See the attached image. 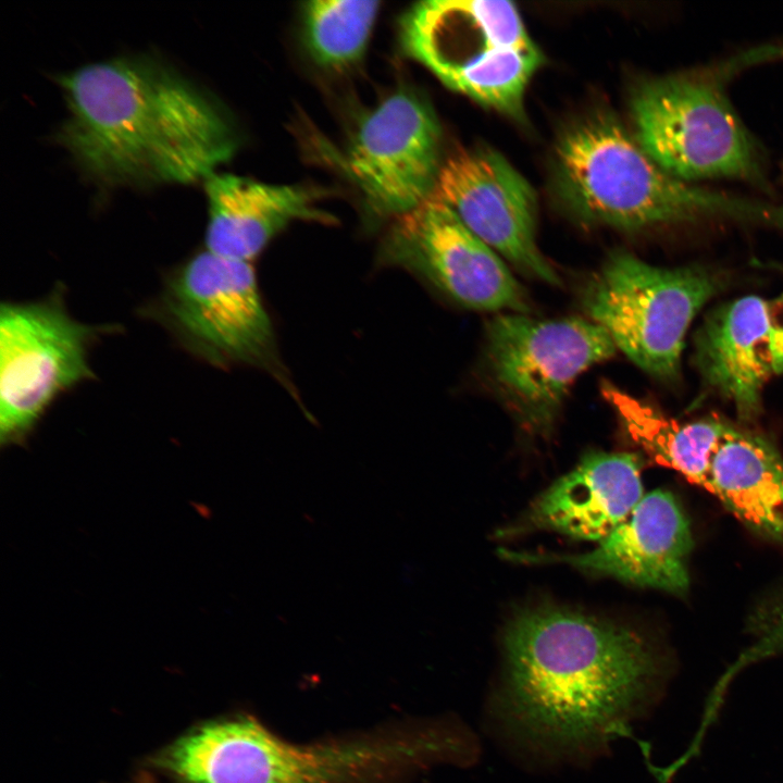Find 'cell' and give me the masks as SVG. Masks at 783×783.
I'll use <instances>...</instances> for the list:
<instances>
[{"label":"cell","instance_id":"1","mask_svg":"<svg viewBox=\"0 0 783 783\" xmlns=\"http://www.w3.org/2000/svg\"><path fill=\"white\" fill-rule=\"evenodd\" d=\"M504 646L498 716L513 737L552 757L606 748L663 675L659 654L636 631L550 605L520 611Z\"/></svg>","mask_w":783,"mask_h":783},{"label":"cell","instance_id":"2","mask_svg":"<svg viewBox=\"0 0 783 783\" xmlns=\"http://www.w3.org/2000/svg\"><path fill=\"white\" fill-rule=\"evenodd\" d=\"M58 80L69 109L58 139L105 185L195 182L237 149L222 108L157 58L90 62Z\"/></svg>","mask_w":783,"mask_h":783},{"label":"cell","instance_id":"3","mask_svg":"<svg viewBox=\"0 0 783 783\" xmlns=\"http://www.w3.org/2000/svg\"><path fill=\"white\" fill-rule=\"evenodd\" d=\"M474 753L469 732L452 722H397L295 743L238 712L185 730L160 748L157 767L170 783H408Z\"/></svg>","mask_w":783,"mask_h":783},{"label":"cell","instance_id":"4","mask_svg":"<svg viewBox=\"0 0 783 783\" xmlns=\"http://www.w3.org/2000/svg\"><path fill=\"white\" fill-rule=\"evenodd\" d=\"M555 185L584 223L623 231L726 217L783 226V207L699 188L659 166L616 119L567 128L555 149Z\"/></svg>","mask_w":783,"mask_h":783},{"label":"cell","instance_id":"5","mask_svg":"<svg viewBox=\"0 0 783 783\" xmlns=\"http://www.w3.org/2000/svg\"><path fill=\"white\" fill-rule=\"evenodd\" d=\"M401 41L445 86L514 119L543 63L517 7L496 0H430L401 22Z\"/></svg>","mask_w":783,"mask_h":783},{"label":"cell","instance_id":"6","mask_svg":"<svg viewBox=\"0 0 783 783\" xmlns=\"http://www.w3.org/2000/svg\"><path fill=\"white\" fill-rule=\"evenodd\" d=\"M721 287L705 268L656 266L619 250L586 282L581 302L633 363L669 381L679 373L692 321Z\"/></svg>","mask_w":783,"mask_h":783},{"label":"cell","instance_id":"7","mask_svg":"<svg viewBox=\"0 0 783 783\" xmlns=\"http://www.w3.org/2000/svg\"><path fill=\"white\" fill-rule=\"evenodd\" d=\"M718 78L710 72L650 78L631 96L636 140L659 166L686 183L761 175L755 144Z\"/></svg>","mask_w":783,"mask_h":783},{"label":"cell","instance_id":"8","mask_svg":"<svg viewBox=\"0 0 783 783\" xmlns=\"http://www.w3.org/2000/svg\"><path fill=\"white\" fill-rule=\"evenodd\" d=\"M616 348L589 319L538 320L500 312L486 324L484 365L515 421L533 434L547 435L576 377L612 357Z\"/></svg>","mask_w":783,"mask_h":783},{"label":"cell","instance_id":"9","mask_svg":"<svg viewBox=\"0 0 783 783\" xmlns=\"http://www.w3.org/2000/svg\"><path fill=\"white\" fill-rule=\"evenodd\" d=\"M158 312L191 352L214 365L245 364L278 375L277 346L251 262L208 250L167 279Z\"/></svg>","mask_w":783,"mask_h":783},{"label":"cell","instance_id":"10","mask_svg":"<svg viewBox=\"0 0 783 783\" xmlns=\"http://www.w3.org/2000/svg\"><path fill=\"white\" fill-rule=\"evenodd\" d=\"M105 327L73 319L60 293L0 307V438L25 439L63 391L95 378L88 350Z\"/></svg>","mask_w":783,"mask_h":783},{"label":"cell","instance_id":"11","mask_svg":"<svg viewBox=\"0 0 783 783\" xmlns=\"http://www.w3.org/2000/svg\"><path fill=\"white\" fill-rule=\"evenodd\" d=\"M383 260L425 278L469 309L531 312L526 291L499 254L434 194L395 219Z\"/></svg>","mask_w":783,"mask_h":783},{"label":"cell","instance_id":"12","mask_svg":"<svg viewBox=\"0 0 783 783\" xmlns=\"http://www.w3.org/2000/svg\"><path fill=\"white\" fill-rule=\"evenodd\" d=\"M439 147L432 108L415 94L398 90L361 121L347 169L368 208L376 216L397 219L434 194Z\"/></svg>","mask_w":783,"mask_h":783},{"label":"cell","instance_id":"13","mask_svg":"<svg viewBox=\"0 0 783 783\" xmlns=\"http://www.w3.org/2000/svg\"><path fill=\"white\" fill-rule=\"evenodd\" d=\"M434 195L520 271L547 284L560 283L536 244L535 192L501 154L487 148L455 152L442 163Z\"/></svg>","mask_w":783,"mask_h":783},{"label":"cell","instance_id":"14","mask_svg":"<svg viewBox=\"0 0 783 783\" xmlns=\"http://www.w3.org/2000/svg\"><path fill=\"white\" fill-rule=\"evenodd\" d=\"M693 547L689 522L673 495L656 489L592 551L572 556H531L505 551L529 562L556 560L642 587L683 594L689 584Z\"/></svg>","mask_w":783,"mask_h":783},{"label":"cell","instance_id":"15","mask_svg":"<svg viewBox=\"0 0 783 783\" xmlns=\"http://www.w3.org/2000/svg\"><path fill=\"white\" fill-rule=\"evenodd\" d=\"M208 200L207 250L251 261L295 221L332 224L318 202L323 191L307 185H272L231 173L204 178Z\"/></svg>","mask_w":783,"mask_h":783},{"label":"cell","instance_id":"16","mask_svg":"<svg viewBox=\"0 0 783 783\" xmlns=\"http://www.w3.org/2000/svg\"><path fill=\"white\" fill-rule=\"evenodd\" d=\"M769 330V302L745 296L710 312L695 337L704 382L731 402L743 421L758 417L763 385L773 374Z\"/></svg>","mask_w":783,"mask_h":783},{"label":"cell","instance_id":"17","mask_svg":"<svg viewBox=\"0 0 783 783\" xmlns=\"http://www.w3.org/2000/svg\"><path fill=\"white\" fill-rule=\"evenodd\" d=\"M644 497L633 453L591 452L534 502L527 522L577 539L600 542Z\"/></svg>","mask_w":783,"mask_h":783},{"label":"cell","instance_id":"18","mask_svg":"<svg viewBox=\"0 0 783 783\" xmlns=\"http://www.w3.org/2000/svg\"><path fill=\"white\" fill-rule=\"evenodd\" d=\"M707 490L750 529L783 540V459L763 437L726 424L709 458Z\"/></svg>","mask_w":783,"mask_h":783},{"label":"cell","instance_id":"19","mask_svg":"<svg viewBox=\"0 0 783 783\" xmlns=\"http://www.w3.org/2000/svg\"><path fill=\"white\" fill-rule=\"evenodd\" d=\"M601 394L632 439L659 464L707 489L709 458L726 424L717 419L681 423L611 383Z\"/></svg>","mask_w":783,"mask_h":783},{"label":"cell","instance_id":"20","mask_svg":"<svg viewBox=\"0 0 783 783\" xmlns=\"http://www.w3.org/2000/svg\"><path fill=\"white\" fill-rule=\"evenodd\" d=\"M380 1L313 0L302 9L304 46L315 63L344 70L364 54Z\"/></svg>","mask_w":783,"mask_h":783},{"label":"cell","instance_id":"21","mask_svg":"<svg viewBox=\"0 0 783 783\" xmlns=\"http://www.w3.org/2000/svg\"><path fill=\"white\" fill-rule=\"evenodd\" d=\"M750 629L755 639L718 680L722 688H729L735 675L744 668L783 654V593L756 611Z\"/></svg>","mask_w":783,"mask_h":783},{"label":"cell","instance_id":"22","mask_svg":"<svg viewBox=\"0 0 783 783\" xmlns=\"http://www.w3.org/2000/svg\"><path fill=\"white\" fill-rule=\"evenodd\" d=\"M770 306L769 349L773 374L783 373V295Z\"/></svg>","mask_w":783,"mask_h":783},{"label":"cell","instance_id":"23","mask_svg":"<svg viewBox=\"0 0 783 783\" xmlns=\"http://www.w3.org/2000/svg\"><path fill=\"white\" fill-rule=\"evenodd\" d=\"M769 266L772 268V269H778V270L783 271V264L772 263V264L769 265Z\"/></svg>","mask_w":783,"mask_h":783}]
</instances>
